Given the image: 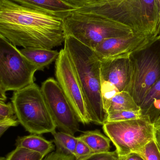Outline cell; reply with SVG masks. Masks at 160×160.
I'll list each match as a JSON object with an SVG mask.
<instances>
[{"label": "cell", "mask_w": 160, "mask_h": 160, "mask_svg": "<svg viewBox=\"0 0 160 160\" xmlns=\"http://www.w3.org/2000/svg\"><path fill=\"white\" fill-rule=\"evenodd\" d=\"M65 18L0 0V35L16 47L52 49L65 43Z\"/></svg>", "instance_id": "cell-1"}, {"label": "cell", "mask_w": 160, "mask_h": 160, "mask_svg": "<svg viewBox=\"0 0 160 160\" xmlns=\"http://www.w3.org/2000/svg\"><path fill=\"white\" fill-rule=\"evenodd\" d=\"M64 48L75 68L91 123L103 125L106 114L101 96V62L94 50L71 36H66Z\"/></svg>", "instance_id": "cell-2"}, {"label": "cell", "mask_w": 160, "mask_h": 160, "mask_svg": "<svg viewBox=\"0 0 160 160\" xmlns=\"http://www.w3.org/2000/svg\"><path fill=\"white\" fill-rule=\"evenodd\" d=\"M75 11L99 15L128 26L133 33L158 38L155 0H108Z\"/></svg>", "instance_id": "cell-3"}, {"label": "cell", "mask_w": 160, "mask_h": 160, "mask_svg": "<svg viewBox=\"0 0 160 160\" xmlns=\"http://www.w3.org/2000/svg\"><path fill=\"white\" fill-rule=\"evenodd\" d=\"M66 36H71L94 50L109 38L133 33L128 26L99 15L75 10L64 19Z\"/></svg>", "instance_id": "cell-4"}, {"label": "cell", "mask_w": 160, "mask_h": 160, "mask_svg": "<svg viewBox=\"0 0 160 160\" xmlns=\"http://www.w3.org/2000/svg\"><path fill=\"white\" fill-rule=\"evenodd\" d=\"M11 100L17 119L26 131L39 135L56 131L41 88L36 84L14 91Z\"/></svg>", "instance_id": "cell-5"}, {"label": "cell", "mask_w": 160, "mask_h": 160, "mask_svg": "<svg viewBox=\"0 0 160 160\" xmlns=\"http://www.w3.org/2000/svg\"><path fill=\"white\" fill-rule=\"evenodd\" d=\"M37 68L16 46L0 35V101L6 92L18 91L34 83Z\"/></svg>", "instance_id": "cell-6"}, {"label": "cell", "mask_w": 160, "mask_h": 160, "mask_svg": "<svg viewBox=\"0 0 160 160\" xmlns=\"http://www.w3.org/2000/svg\"><path fill=\"white\" fill-rule=\"evenodd\" d=\"M103 130L120 157L135 152L142 154L145 146L154 139V124L148 117L118 122H105Z\"/></svg>", "instance_id": "cell-7"}, {"label": "cell", "mask_w": 160, "mask_h": 160, "mask_svg": "<svg viewBox=\"0 0 160 160\" xmlns=\"http://www.w3.org/2000/svg\"><path fill=\"white\" fill-rule=\"evenodd\" d=\"M130 59L132 78L129 92L140 106L149 90L160 79V39L132 53Z\"/></svg>", "instance_id": "cell-8"}, {"label": "cell", "mask_w": 160, "mask_h": 160, "mask_svg": "<svg viewBox=\"0 0 160 160\" xmlns=\"http://www.w3.org/2000/svg\"><path fill=\"white\" fill-rule=\"evenodd\" d=\"M55 75L56 81L70 103L79 122L84 125L91 123L75 68L64 48L59 52L55 60Z\"/></svg>", "instance_id": "cell-9"}, {"label": "cell", "mask_w": 160, "mask_h": 160, "mask_svg": "<svg viewBox=\"0 0 160 160\" xmlns=\"http://www.w3.org/2000/svg\"><path fill=\"white\" fill-rule=\"evenodd\" d=\"M40 88L56 128L73 135L80 131V122L57 81L49 78Z\"/></svg>", "instance_id": "cell-10"}, {"label": "cell", "mask_w": 160, "mask_h": 160, "mask_svg": "<svg viewBox=\"0 0 160 160\" xmlns=\"http://www.w3.org/2000/svg\"><path fill=\"white\" fill-rule=\"evenodd\" d=\"M157 39L132 33L106 39L94 50L101 61L129 58L132 53L145 48Z\"/></svg>", "instance_id": "cell-11"}, {"label": "cell", "mask_w": 160, "mask_h": 160, "mask_svg": "<svg viewBox=\"0 0 160 160\" xmlns=\"http://www.w3.org/2000/svg\"><path fill=\"white\" fill-rule=\"evenodd\" d=\"M101 82L114 86L119 92H129L132 78L130 57L101 61Z\"/></svg>", "instance_id": "cell-12"}, {"label": "cell", "mask_w": 160, "mask_h": 160, "mask_svg": "<svg viewBox=\"0 0 160 160\" xmlns=\"http://www.w3.org/2000/svg\"><path fill=\"white\" fill-rule=\"evenodd\" d=\"M26 7L65 17L75 10L61 0H10Z\"/></svg>", "instance_id": "cell-13"}, {"label": "cell", "mask_w": 160, "mask_h": 160, "mask_svg": "<svg viewBox=\"0 0 160 160\" xmlns=\"http://www.w3.org/2000/svg\"><path fill=\"white\" fill-rule=\"evenodd\" d=\"M16 147L23 148L37 152L44 157L52 153L55 148L52 142L35 134L18 137L16 140Z\"/></svg>", "instance_id": "cell-14"}, {"label": "cell", "mask_w": 160, "mask_h": 160, "mask_svg": "<svg viewBox=\"0 0 160 160\" xmlns=\"http://www.w3.org/2000/svg\"><path fill=\"white\" fill-rule=\"evenodd\" d=\"M20 51L38 70H43L56 60L59 54L57 51L41 48H23Z\"/></svg>", "instance_id": "cell-15"}, {"label": "cell", "mask_w": 160, "mask_h": 160, "mask_svg": "<svg viewBox=\"0 0 160 160\" xmlns=\"http://www.w3.org/2000/svg\"><path fill=\"white\" fill-rule=\"evenodd\" d=\"M143 115L152 123L160 116V79L151 88L140 106Z\"/></svg>", "instance_id": "cell-16"}, {"label": "cell", "mask_w": 160, "mask_h": 160, "mask_svg": "<svg viewBox=\"0 0 160 160\" xmlns=\"http://www.w3.org/2000/svg\"><path fill=\"white\" fill-rule=\"evenodd\" d=\"M78 138L88 146L94 154L110 151L111 140L98 130L84 132Z\"/></svg>", "instance_id": "cell-17"}, {"label": "cell", "mask_w": 160, "mask_h": 160, "mask_svg": "<svg viewBox=\"0 0 160 160\" xmlns=\"http://www.w3.org/2000/svg\"><path fill=\"white\" fill-rule=\"evenodd\" d=\"M56 151L68 156H74L79 138L65 132H54L52 133Z\"/></svg>", "instance_id": "cell-18"}, {"label": "cell", "mask_w": 160, "mask_h": 160, "mask_svg": "<svg viewBox=\"0 0 160 160\" xmlns=\"http://www.w3.org/2000/svg\"><path fill=\"white\" fill-rule=\"evenodd\" d=\"M140 106L137 104L132 96L128 91H121L112 98L106 114L114 111L139 110Z\"/></svg>", "instance_id": "cell-19"}, {"label": "cell", "mask_w": 160, "mask_h": 160, "mask_svg": "<svg viewBox=\"0 0 160 160\" xmlns=\"http://www.w3.org/2000/svg\"><path fill=\"white\" fill-rule=\"evenodd\" d=\"M144 116L141 109L135 111H114L110 112L106 114L105 122H118L139 119Z\"/></svg>", "instance_id": "cell-20"}, {"label": "cell", "mask_w": 160, "mask_h": 160, "mask_svg": "<svg viewBox=\"0 0 160 160\" xmlns=\"http://www.w3.org/2000/svg\"><path fill=\"white\" fill-rule=\"evenodd\" d=\"M44 158L37 152L23 148L16 147L8 155L6 158L7 160H43Z\"/></svg>", "instance_id": "cell-21"}, {"label": "cell", "mask_w": 160, "mask_h": 160, "mask_svg": "<svg viewBox=\"0 0 160 160\" xmlns=\"http://www.w3.org/2000/svg\"><path fill=\"white\" fill-rule=\"evenodd\" d=\"M145 160H160V151L155 139L149 142L142 154Z\"/></svg>", "instance_id": "cell-22"}, {"label": "cell", "mask_w": 160, "mask_h": 160, "mask_svg": "<svg viewBox=\"0 0 160 160\" xmlns=\"http://www.w3.org/2000/svg\"><path fill=\"white\" fill-rule=\"evenodd\" d=\"M93 154H94L93 151L83 141L79 139L74 153V157L75 159L84 160Z\"/></svg>", "instance_id": "cell-23"}, {"label": "cell", "mask_w": 160, "mask_h": 160, "mask_svg": "<svg viewBox=\"0 0 160 160\" xmlns=\"http://www.w3.org/2000/svg\"><path fill=\"white\" fill-rule=\"evenodd\" d=\"M76 10L92 6L108 0H61Z\"/></svg>", "instance_id": "cell-24"}, {"label": "cell", "mask_w": 160, "mask_h": 160, "mask_svg": "<svg viewBox=\"0 0 160 160\" xmlns=\"http://www.w3.org/2000/svg\"><path fill=\"white\" fill-rule=\"evenodd\" d=\"M15 110L12 103H5V102L0 101V120L6 118H16Z\"/></svg>", "instance_id": "cell-25"}, {"label": "cell", "mask_w": 160, "mask_h": 160, "mask_svg": "<svg viewBox=\"0 0 160 160\" xmlns=\"http://www.w3.org/2000/svg\"><path fill=\"white\" fill-rule=\"evenodd\" d=\"M120 156L117 151L97 153L91 155L90 157L84 160H119Z\"/></svg>", "instance_id": "cell-26"}, {"label": "cell", "mask_w": 160, "mask_h": 160, "mask_svg": "<svg viewBox=\"0 0 160 160\" xmlns=\"http://www.w3.org/2000/svg\"><path fill=\"white\" fill-rule=\"evenodd\" d=\"M19 122L16 118H6L0 120V136H2L10 127H17Z\"/></svg>", "instance_id": "cell-27"}, {"label": "cell", "mask_w": 160, "mask_h": 160, "mask_svg": "<svg viewBox=\"0 0 160 160\" xmlns=\"http://www.w3.org/2000/svg\"><path fill=\"white\" fill-rule=\"evenodd\" d=\"M43 160H76L73 156H68L55 151L52 152L45 157Z\"/></svg>", "instance_id": "cell-28"}, {"label": "cell", "mask_w": 160, "mask_h": 160, "mask_svg": "<svg viewBox=\"0 0 160 160\" xmlns=\"http://www.w3.org/2000/svg\"><path fill=\"white\" fill-rule=\"evenodd\" d=\"M154 134H155V139L156 143L157 144L158 147L160 151V120L157 119L154 122Z\"/></svg>", "instance_id": "cell-29"}, {"label": "cell", "mask_w": 160, "mask_h": 160, "mask_svg": "<svg viewBox=\"0 0 160 160\" xmlns=\"http://www.w3.org/2000/svg\"><path fill=\"white\" fill-rule=\"evenodd\" d=\"M119 160H145L143 156L139 153L132 152L126 156H122L119 158Z\"/></svg>", "instance_id": "cell-30"}, {"label": "cell", "mask_w": 160, "mask_h": 160, "mask_svg": "<svg viewBox=\"0 0 160 160\" xmlns=\"http://www.w3.org/2000/svg\"><path fill=\"white\" fill-rule=\"evenodd\" d=\"M157 12V36L159 38L160 37V0H155Z\"/></svg>", "instance_id": "cell-31"}, {"label": "cell", "mask_w": 160, "mask_h": 160, "mask_svg": "<svg viewBox=\"0 0 160 160\" xmlns=\"http://www.w3.org/2000/svg\"><path fill=\"white\" fill-rule=\"evenodd\" d=\"M0 160H7V159L6 158L1 157V158H0Z\"/></svg>", "instance_id": "cell-32"}, {"label": "cell", "mask_w": 160, "mask_h": 160, "mask_svg": "<svg viewBox=\"0 0 160 160\" xmlns=\"http://www.w3.org/2000/svg\"><path fill=\"white\" fill-rule=\"evenodd\" d=\"M159 39H160V37L159 38Z\"/></svg>", "instance_id": "cell-33"}]
</instances>
